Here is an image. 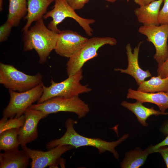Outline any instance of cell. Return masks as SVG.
I'll return each instance as SVG.
<instances>
[{"label":"cell","mask_w":168,"mask_h":168,"mask_svg":"<svg viewBox=\"0 0 168 168\" xmlns=\"http://www.w3.org/2000/svg\"><path fill=\"white\" fill-rule=\"evenodd\" d=\"M117 43L115 39L110 37H95L88 39L79 51L69 58L66 64L68 76L74 74L82 69L86 62L96 57L97 51L100 47L105 44L114 45Z\"/></svg>","instance_id":"obj_6"},{"label":"cell","mask_w":168,"mask_h":168,"mask_svg":"<svg viewBox=\"0 0 168 168\" xmlns=\"http://www.w3.org/2000/svg\"><path fill=\"white\" fill-rule=\"evenodd\" d=\"M168 146V134L166 137L162 142L155 145L152 146V149L154 152L160 147H163Z\"/></svg>","instance_id":"obj_29"},{"label":"cell","mask_w":168,"mask_h":168,"mask_svg":"<svg viewBox=\"0 0 168 168\" xmlns=\"http://www.w3.org/2000/svg\"><path fill=\"white\" fill-rule=\"evenodd\" d=\"M105 0L107 2H114L118 0Z\"/></svg>","instance_id":"obj_33"},{"label":"cell","mask_w":168,"mask_h":168,"mask_svg":"<svg viewBox=\"0 0 168 168\" xmlns=\"http://www.w3.org/2000/svg\"><path fill=\"white\" fill-rule=\"evenodd\" d=\"M55 0H27V12L25 17L27 21L22 29L23 33L27 31L32 23L43 18L47 13L49 6Z\"/></svg>","instance_id":"obj_17"},{"label":"cell","mask_w":168,"mask_h":168,"mask_svg":"<svg viewBox=\"0 0 168 168\" xmlns=\"http://www.w3.org/2000/svg\"><path fill=\"white\" fill-rule=\"evenodd\" d=\"M157 73L161 78L168 77V57L162 65L158 67Z\"/></svg>","instance_id":"obj_26"},{"label":"cell","mask_w":168,"mask_h":168,"mask_svg":"<svg viewBox=\"0 0 168 168\" xmlns=\"http://www.w3.org/2000/svg\"><path fill=\"white\" fill-rule=\"evenodd\" d=\"M43 19L35 24L24 34V50L27 52L35 50L39 57V63H45L51 51L54 50L58 33L45 26Z\"/></svg>","instance_id":"obj_2"},{"label":"cell","mask_w":168,"mask_h":168,"mask_svg":"<svg viewBox=\"0 0 168 168\" xmlns=\"http://www.w3.org/2000/svg\"><path fill=\"white\" fill-rule=\"evenodd\" d=\"M27 0H9L7 21L13 27L17 26L27 12Z\"/></svg>","instance_id":"obj_20"},{"label":"cell","mask_w":168,"mask_h":168,"mask_svg":"<svg viewBox=\"0 0 168 168\" xmlns=\"http://www.w3.org/2000/svg\"><path fill=\"white\" fill-rule=\"evenodd\" d=\"M68 4L74 10L82 8L90 0H65Z\"/></svg>","instance_id":"obj_27"},{"label":"cell","mask_w":168,"mask_h":168,"mask_svg":"<svg viewBox=\"0 0 168 168\" xmlns=\"http://www.w3.org/2000/svg\"><path fill=\"white\" fill-rule=\"evenodd\" d=\"M20 128L6 130L0 133V150L4 152L18 149Z\"/></svg>","instance_id":"obj_22"},{"label":"cell","mask_w":168,"mask_h":168,"mask_svg":"<svg viewBox=\"0 0 168 168\" xmlns=\"http://www.w3.org/2000/svg\"><path fill=\"white\" fill-rule=\"evenodd\" d=\"M121 105L133 113L136 116L138 121L145 127L148 125L146 120L150 116L168 114V113L156 110L153 107L151 108L146 107L142 105V103L138 100L134 103L124 101L122 102Z\"/></svg>","instance_id":"obj_18"},{"label":"cell","mask_w":168,"mask_h":168,"mask_svg":"<svg viewBox=\"0 0 168 168\" xmlns=\"http://www.w3.org/2000/svg\"><path fill=\"white\" fill-rule=\"evenodd\" d=\"M138 31L145 35L147 40L154 46L156 53L154 58L158 63V67L161 66L168 57V24L142 25L139 27Z\"/></svg>","instance_id":"obj_10"},{"label":"cell","mask_w":168,"mask_h":168,"mask_svg":"<svg viewBox=\"0 0 168 168\" xmlns=\"http://www.w3.org/2000/svg\"><path fill=\"white\" fill-rule=\"evenodd\" d=\"M163 0H156L146 5L139 6L134 10L138 21L144 26H158L159 13Z\"/></svg>","instance_id":"obj_15"},{"label":"cell","mask_w":168,"mask_h":168,"mask_svg":"<svg viewBox=\"0 0 168 168\" xmlns=\"http://www.w3.org/2000/svg\"><path fill=\"white\" fill-rule=\"evenodd\" d=\"M77 122L69 118L65 122L66 131L63 135L58 139L51 140L46 145V148L49 150L55 147L63 145H70L75 148L83 146H91L97 149L99 154L106 151L113 153L117 160L119 155L115 147L124 141L128 137V134L124 135L120 139L115 141L108 142L99 138H91L81 135L75 130V124Z\"/></svg>","instance_id":"obj_1"},{"label":"cell","mask_w":168,"mask_h":168,"mask_svg":"<svg viewBox=\"0 0 168 168\" xmlns=\"http://www.w3.org/2000/svg\"><path fill=\"white\" fill-rule=\"evenodd\" d=\"M82 78V69L60 82H55L52 79L49 86L47 87L44 85L43 93L37 103H42L55 97H72L90 91L91 89L88 86L80 83Z\"/></svg>","instance_id":"obj_4"},{"label":"cell","mask_w":168,"mask_h":168,"mask_svg":"<svg viewBox=\"0 0 168 168\" xmlns=\"http://www.w3.org/2000/svg\"><path fill=\"white\" fill-rule=\"evenodd\" d=\"M162 132L165 134H168V122L163 127Z\"/></svg>","instance_id":"obj_31"},{"label":"cell","mask_w":168,"mask_h":168,"mask_svg":"<svg viewBox=\"0 0 168 168\" xmlns=\"http://www.w3.org/2000/svg\"><path fill=\"white\" fill-rule=\"evenodd\" d=\"M21 147L31 159L30 163L31 168H44L47 166L57 167L58 165L64 166L65 161L61 157V156L75 148L70 145H63L55 147L47 151H43L31 149L26 145L22 146Z\"/></svg>","instance_id":"obj_9"},{"label":"cell","mask_w":168,"mask_h":168,"mask_svg":"<svg viewBox=\"0 0 168 168\" xmlns=\"http://www.w3.org/2000/svg\"><path fill=\"white\" fill-rule=\"evenodd\" d=\"M44 85L42 82L30 89L21 92L9 90L10 100L3 111V117L8 119L24 114L27 109L39 100L43 93Z\"/></svg>","instance_id":"obj_8"},{"label":"cell","mask_w":168,"mask_h":168,"mask_svg":"<svg viewBox=\"0 0 168 168\" xmlns=\"http://www.w3.org/2000/svg\"><path fill=\"white\" fill-rule=\"evenodd\" d=\"M12 26L7 21L0 26V42L6 40L10 33Z\"/></svg>","instance_id":"obj_25"},{"label":"cell","mask_w":168,"mask_h":168,"mask_svg":"<svg viewBox=\"0 0 168 168\" xmlns=\"http://www.w3.org/2000/svg\"><path fill=\"white\" fill-rule=\"evenodd\" d=\"M152 146L148 147L144 151L135 149L126 153L125 157L120 164L122 168H138L142 166L147 156L154 152Z\"/></svg>","instance_id":"obj_19"},{"label":"cell","mask_w":168,"mask_h":168,"mask_svg":"<svg viewBox=\"0 0 168 168\" xmlns=\"http://www.w3.org/2000/svg\"><path fill=\"white\" fill-rule=\"evenodd\" d=\"M137 91L146 93L168 92V77L162 78L160 76L152 77L139 85Z\"/></svg>","instance_id":"obj_21"},{"label":"cell","mask_w":168,"mask_h":168,"mask_svg":"<svg viewBox=\"0 0 168 168\" xmlns=\"http://www.w3.org/2000/svg\"><path fill=\"white\" fill-rule=\"evenodd\" d=\"M164 4L160 10L158 21L159 25L168 24V0H164Z\"/></svg>","instance_id":"obj_24"},{"label":"cell","mask_w":168,"mask_h":168,"mask_svg":"<svg viewBox=\"0 0 168 168\" xmlns=\"http://www.w3.org/2000/svg\"><path fill=\"white\" fill-rule=\"evenodd\" d=\"M88 39L70 30H60L54 50L59 56L69 58L79 51Z\"/></svg>","instance_id":"obj_11"},{"label":"cell","mask_w":168,"mask_h":168,"mask_svg":"<svg viewBox=\"0 0 168 168\" xmlns=\"http://www.w3.org/2000/svg\"><path fill=\"white\" fill-rule=\"evenodd\" d=\"M156 0H133L134 2L139 6H143L149 4Z\"/></svg>","instance_id":"obj_30"},{"label":"cell","mask_w":168,"mask_h":168,"mask_svg":"<svg viewBox=\"0 0 168 168\" xmlns=\"http://www.w3.org/2000/svg\"><path fill=\"white\" fill-rule=\"evenodd\" d=\"M128 99H134L142 103L148 102L156 105L160 111L165 112L168 109V92L156 93L142 92L129 88L127 95Z\"/></svg>","instance_id":"obj_14"},{"label":"cell","mask_w":168,"mask_h":168,"mask_svg":"<svg viewBox=\"0 0 168 168\" xmlns=\"http://www.w3.org/2000/svg\"><path fill=\"white\" fill-rule=\"evenodd\" d=\"M42 78L39 72L29 75L12 65L0 63V83L9 90L20 92L27 91L42 83Z\"/></svg>","instance_id":"obj_3"},{"label":"cell","mask_w":168,"mask_h":168,"mask_svg":"<svg viewBox=\"0 0 168 168\" xmlns=\"http://www.w3.org/2000/svg\"><path fill=\"white\" fill-rule=\"evenodd\" d=\"M25 120L24 114L19 117L8 118L3 117L0 121V133L9 129L22 127Z\"/></svg>","instance_id":"obj_23"},{"label":"cell","mask_w":168,"mask_h":168,"mask_svg":"<svg viewBox=\"0 0 168 168\" xmlns=\"http://www.w3.org/2000/svg\"><path fill=\"white\" fill-rule=\"evenodd\" d=\"M29 108L42 111L48 115L60 112H73L79 119L84 117L90 111L88 105L78 96L55 97L42 103L33 104Z\"/></svg>","instance_id":"obj_5"},{"label":"cell","mask_w":168,"mask_h":168,"mask_svg":"<svg viewBox=\"0 0 168 168\" xmlns=\"http://www.w3.org/2000/svg\"><path fill=\"white\" fill-rule=\"evenodd\" d=\"M130 1V0H127V2H128Z\"/></svg>","instance_id":"obj_34"},{"label":"cell","mask_w":168,"mask_h":168,"mask_svg":"<svg viewBox=\"0 0 168 168\" xmlns=\"http://www.w3.org/2000/svg\"><path fill=\"white\" fill-rule=\"evenodd\" d=\"M142 43V41L140 42L137 46L134 49L133 52L130 44H128L126 47L128 61L127 68L125 69L120 68L114 69L116 71H120L121 73L131 75L135 80L137 85H138L146 78L151 77L152 75L148 69L144 71L139 65L138 55L140 46Z\"/></svg>","instance_id":"obj_13"},{"label":"cell","mask_w":168,"mask_h":168,"mask_svg":"<svg viewBox=\"0 0 168 168\" xmlns=\"http://www.w3.org/2000/svg\"><path fill=\"white\" fill-rule=\"evenodd\" d=\"M24 115L25 121L23 126L19 128L18 136L21 146L37 139L38 136V124L41 119L48 115L42 111L30 108L26 110Z\"/></svg>","instance_id":"obj_12"},{"label":"cell","mask_w":168,"mask_h":168,"mask_svg":"<svg viewBox=\"0 0 168 168\" xmlns=\"http://www.w3.org/2000/svg\"><path fill=\"white\" fill-rule=\"evenodd\" d=\"M54 2L53 8L43 17L44 19L49 17L52 18L48 25L49 29L58 33L60 30L57 27L58 25L66 18L69 17L75 20L87 35H92L93 31L90 25L94 23L95 20L83 18L79 16L65 0H55Z\"/></svg>","instance_id":"obj_7"},{"label":"cell","mask_w":168,"mask_h":168,"mask_svg":"<svg viewBox=\"0 0 168 168\" xmlns=\"http://www.w3.org/2000/svg\"><path fill=\"white\" fill-rule=\"evenodd\" d=\"M3 0H0V10L2 11V9Z\"/></svg>","instance_id":"obj_32"},{"label":"cell","mask_w":168,"mask_h":168,"mask_svg":"<svg viewBox=\"0 0 168 168\" xmlns=\"http://www.w3.org/2000/svg\"><path fill=\"white\" fill-rule=\"evenodd\" d=\"M156 152H159L162 156L166 164V167L168 168V147L163 146L159 148Z\"/></svg>","instance_id":"obj_28"},{"label":"cell","mask_w":168,"mask_h":168,"mask_svg":"<svg viewBox=\"0 0 168 168\" xmlns=\"http://www.w3.org/2000/svg\"><path fill=\"white\" fill-rule=\"evenodd\" d=\"M30 158L23 150L5 151L0 154V168H26L29 165Z\"/></svg>","instance_id":"obj_16"}]
</instances>
